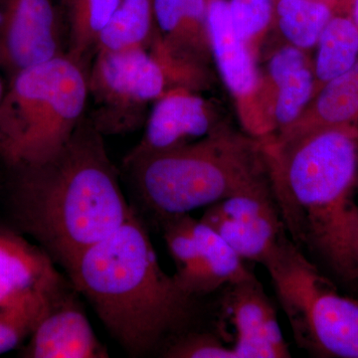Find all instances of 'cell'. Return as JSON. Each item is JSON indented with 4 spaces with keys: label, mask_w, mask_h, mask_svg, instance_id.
Segmentation results:
<instances>
[{
    "label": "cell",
    "mask_w": 358,
    "mask_h": 358,
    "mask_svg": "<svg viewBox=\"0 0 358 358\" xmlns=\"http://www.w3.org/2000/svg\"><path fill=\"white\" fill-rule=\"evenodd\" d=\"M173 88L178 87L166 62L150 48L96 52L89 90L108 114L94 124L102 134L129 131L134 127L129 113Z\"/></svg>",
    "instance_id": "52a82bcc"
},
{
    "label": "cell",
    "mask_w": 358,
    "mask_h": 358,
    "mask_svg": "<svg viewBox=\"0 0 358 358\" xmlns=\"http://www.w3.org/2000/svg\"><path fill=\"white\" fill-rule=\"evenodd\" d=\"M233 28L259 61L263 44L274 27L275 0H228Z\"/></svg>",
    "instance_id": "cb8c5ba5"
},
{
    "label": "cell",
    "mask_w": 358,
    "mask_h": 358,
    "mask_svg": "<svg viewBox=\"0 0 358 358\" xmlns=\"http://www.w3.org/2000/svg\"><path fill=\"white\" fill-rule=\"evenodd\" d=\"M157 32L152 0H122L96 43V52L148 48Z\"/></svg>",
    "instance_id": "ffe728a7"
},
{
    "label": "cell",
    "mask_w": 358,
    "mask_h": 358,
    "mask_svg": "<svg viewBox=\"0 0 358 358\" xmlns=\"http://www.w3.org/2000/svg\"><path fill=\"white\" fill-rule=\"evenodd\" d=\"M199 220L215 231L244 261L262 265L288 235L270 185L210 205Z\"/></svg>",
    "instance_id": "9c48e42d"
},
{
    "label": "cell",
    "mask_w": 358,
    "mask_h": 358,
    "mask_svg": "<svg viewBox=\"0 0 358 358\" xmlns=\"http://www.w3.org/2000/svg\"><path fill=\"white\" fill-rule=\"evenodd\" d=\"M268 181L287 234L346 282H358L348 223L358 180V126L262 141Z\"/></svg>",
    "instance_id": "7a4b0ae2"
},
{
    "label": "cell",
    "mask_w": 358,
    "mask_h": 358,
    "mask_svg": "<svg viewBox=\"0 0 358 358\" xmlns=\"http://www.w3.org/2000/svg\"><path fill=\"white\" fill-rule=\"evenodd\" d=\"M315 48L317 55L313 61L315 95L324 84L350 69L358 60V27L348 11L334 8Z\"/></svg>",
    "instance_id": "d6986e66"
},
{
    "label": "cell",
    "mask_w": 358,
    "mask_h": 358,
    "mask_svg": "<svg viewBox=\"0 0 358 358\" xmlns=\"http://www.w3.org/2000/svg\"><path fill=\"white\" fill-rule=\"evenodd\" d=\"M64 53L53 0L0 1V70L9 78Z\"/></svg>",
    "instance_id": "30bf717a"
},
{
    "label": "cell",
    "mask_w": 358,
    "mask_h": 358,
    "mask_svg": "<svg viewBox=\"0 0 358 358\" xmlns=\"http://www.w3.org/2000/svg\"><path fill=\"white\" fill-rule=\"evenodd\" d=\"M122 0H68L69 6V51L68 55L83 63L96 51L101 33L114 15Z\"/></svg>",
    "instance_id": "7402d4cb"
},
{
    "label": "cell",
    "mask_w": 358,
    "mask_h": 358,
    "mask_svg": "<svg viewBox=\"0 0 358 358\" xmlns=\"http://www.w3.org/2000/svg\"><path fill=\"white\" fill-rule=\"evenodd\" d=\"M124 164L141 201L159 219L270 185L262 141L227 122L201 140Z\"/></svg>",
    "instance_id": "277c9868"
},
{
    "label": "cell",
    "mask_w": 358,
    "mask_h": 358,
    "mask_svg": "<svg viewBox=\"0 0 358 358\" xmlns=\"http://www.w3.org/2000/svg\"><path fill=\"white\" fill-rule=\"evenodd\" d=\"M260 106L275 134L299 119L315 95V75L308 52L285 43L260 71Z\"/></svg>",
    "instance_id": "7c38bea8"
},
{
    "label": "cell",
    "mask_w": 358,
    "mask_h": 358,
    "mask_svg": "<svg viewBox=\"0 0 358 358\" xmlns=\"http://www.w3.org/2000/svg\"><path fill=\"white\" fill-rule=\"evenodd\" d=\"M264 266L300 348L319 357L358 358V301L338 294L288 235Z\"/></svg>",
    "instance_id": "8992f818"
},
{
    "label": "cell",
    "mask_w": 358,
    "mask_h": 358,
    "mask_svg": "<svg viewBox=\"0 0 358 358\" xmlns=\"http://www.w3.org/2000/svg\"><path fill=\"white\" fill-rule=\"evenodd\" d=\"M336 6L329 0H275L274 27L286 43L308 52L317 47Z\"/></svg>",
    "instance_id": "44dd1931"
},
{
    "label": "cell",
    "mask_w": 358,
    "mask_h": 358,
    "mask_svg": "<svg viewBox=\"0 0 358 358\" xmlns=\"http://www.w3.org/2000/svg\"><path fill=\"white\" fill-rule=\"evenodd\" d=\"M157 35L173 60L212 80L206 0H152Z\"/></svg>",
    "instance_id": "5bb4252c"
},
{
    "label": "cell",
    "mask_w": 358,
    "mask_h": 358,
    "mask_svg": "<svg viewBox=\"0 0 358 358\" xmlns=\"http://www.w3.org/2000/svg\"><path fill=\"white\" fill-rule=\"evenodd\" d=\"M24 357L105 358L109 352L96 338L82 308L65 292L33 331Z\"/></svg>",
    "instance_id": "9a60e30c"
},
{
    "label": "cell",
    "mask_w": 358,
    "mask_h": 358,
    "mask_svg": "<svg viewBox=\"0 0 358 358\" xmlns=\"http://www.w3.org/2000/svg\"><path fill=\"white\" fill-rule=\"evenodd\" d=\"M113 338L134 357L166 350L186 333L195 298L162 270L136 214L66 270Z\"/></svg>",
    "instance_id": "3957f363"
},
{
    "label": "cell",
    "mask_w": 358,
    "mask_h": 358,
    "mask_svg": "<svg viewBox=\"0 0 358 358\" xmlns=\"http://www.w3.org/2000/svg\"><path fill=\"white\" fill-rule=\"evenodd\" d=\"M89 75L67 53L10 78L0 103V155L15 169L54 157L83 121Z\"/></svg>",
    "instance_id": "5b68a950"
},
{
    "label": "cell",
    "mask_w": 358,
    "mask_h": 358,
    "mask_svg": "<svg viewBox=\"0 0 358 358\" xmlns=\"http://www.w3.org/2000/svg\"><path fill=\"white\" fill-rule=\"evenodd\" d=\"M65 286L46 252L22 238L0 232V308Z\"/></svg>",
    "instance_id": "2e32d148"
},
{
    "label": "cell",
    "mask_w": 358,
    "mask_h": 358,
    "mask_svg": "<svg viewBox=\"0 0 358 358\" xmlns=\"http://www.w3.org/2000/svg\"><path fill=\"white\" fill-rule=\"evenodd\" d=\"M6 87H4L3 81H2L1 75H0V103L3 99L4 93H6Z\"/></svg>",
    "instance_id": "f1b7e54d"
},
{
    "label": "cell",
    "mask_w": 358,
    "mask_h": 358,
    "mask_svg": "<svg viewBox=\"0 0 358 358\" xmlns=\"http://www.w3.org/2000/svg\"><path fill=\"white\" fill-rule=\"evenodd\" d=\"M197 233L199 255L192 265L176 271L173 275L188 296L196 299L255 277L230 245L200 220Z\"/></svg>",
    "instance_id": "e0dca14e"
},
{
    "label": "cell",
    "mask_w": 358,
    "mask_h": 358,
    "mask_svg": "<svg viewBox=\"0 0 358 358\" xmlns=\"http://www.w3.org/2000/svg\"><path fill=\"white\" fill-rule=\"evenodd\" d=\"M212 58L236 105L243 131L257 140L273 136L260 106L258 61L233 28L228 0H206Z\"/></svg>",
    "instance_id": "ba28073f"
},
{
    "label": "cell",
    "mask_w": 358,
    "mask_h": 358,
    "mask_svg": "<svg viewBox=\"0 0 358 358\" xmlns=\"http://www.w3.org/2000/svg\"><path fill=\"white\" fill-rule=\"evenodd\" d=\"M348 242L353 267L358 280V206L353 204L348 216Z\"/></svg>",
    "instance_id": "4316f807"
},
{
    "label": "cell",
    "mask_w": 358,
    "mask_h": 358,
    "mask_svg": "<svg viewBox=\"0 0 358 358\" xmlns=\"http://www.w3.org/2000/svg\"><path fill=\"white\" fill-rule=\"evenodd\" d=\"M67 287L54 293L39 294L11 307L0 308V355L13 350L33 333L54 301Z\"/></svg>",
    "instance_id": "603a6c76"
},
{
    "label": "cell",
    "mask_w": 358,
    "mask_h": 358,
    "mask_svg": "<svg viewBox=\"0 0 358 358\" xmlns=\"http://www.w3.org/2000/svg\"><path fill=\"white\" fill-rule=\"evenodd\" d=\"M17 169L16 222L65 271L134 213L102 134L84 120L51 159Z\"/></svg>",
    "instance_id": "6da1fadb"
},
{
    "label": "cell",
    "mask_w": 358,
    "mask_h": 358,
    "mask_svg": "<svg viewBox=\"0 0 358 358\" xmlns=\"http://www.w3.org/2000/svg\"><path fill=\"white\" fill-rule=\"evenodd\" d=\"M357 187H358V180H357Z\"/></svg>",
    "instance_id": "1f68e13d"
},
{
    "label": "cell",
    "mask_w": 358,
    "mask_h": 358,
    "mask_svg": "<svg viewBox=\"0 0 358 358\" xmlns=\"http://www.w3.org/2000/svg\"><path fill=\"white\" fill-rule=\"evenodd\" d=\"M329 1H334V2H336V3H338V0H329Z\"/></svg>",
    "instance_id": "f546056e"
},
{
    "label": "cell",
    "mask_w": 358,
    "mask_h": 358,
    "mask_svg": "<svg viewBox=\"0 0 358 358\" xmlns=\"http://www.w3.org/2000/svg\"><path fill=\"white\" fill-rule=\"evenodd\" d=\"M224 124L215 106L199 92L171 89L154 102L143 138L124 160L194 143Z\"/></svg>",
    "instance_id": "8fae6325"
},
{
    "label": "cell",
    "mask_w": 358,
    "mask_h": 358,
    "mask_svg": "<svg viewBox=\"0 0 358 358\" xmlns=\"http://www.w3.org/2000/svg\"><path fill=\"white\" fill-rule=\"evenodd\" d=\"M162 234L178 271L188 267L199 255V220L189 213L160 218Z\"/></svg>",
    "instance_id": "d4e9b609"
},
{
    "label": "cell",
    "mask_w": 358,
    "mask_h": 358,
    "mask_svg": "<svg viewBox=\"0 0 358 358\" xmlns=\"http://www.w3.org/2000/svg\"><path fill=\"white\" fill-rule=\"evenodd\" d=\"M171 358H236L232 346L208 333H186L171 341L164 352Z\"/></svg>",
    "instance_id": "484cf974"
},
{
    "label": "cell",
    "mask_w": 358,
    "mask_h": 358,
    "mask_svg": "<svg viewBox=\"0 0 358 358\" xmlns=\"http://www.w3.org/2000/svg\"><path fill=\"white\" fill-rule=\"evenodd\" d=\"M67 1L68 0H63V2H64V3H67Z\"/></svg>",
    "instance_id": "4dcf8cb0"
},
{
    "label": "cell",
    "mask_w": 358,
    "mask_h": 358,
    "mask_svg": "<svg viewBox=\"0 0 358 358\" xmlns=\"http://www.w3.org/2000/svg\"><path fill=\"white\" fill-rule=\"evenodd\" d=\"M358 126V60L315 93L299 119L275 134L284 138L313 129Z\"/></svg>",
    "instance_id": "ac0fdd59"
},
{
    "label": "cell",
    "mask_w": 358,
    "mask_h": 358,
    "mask_svg": "<svg viewBox=\"0 0 358 358\" xmlns=\"http://www.w3.org/2000/svg\"><path fill=\"white\" fill-rule=\"evenodd\" d=\"M336 8L348 11L358 27V0H338Z\"/></svg>",
    "instance_id": "83f0119b"
},
{
    "label": "cell",
    "mask_w": 358,
    "mask_h": 358,
    "mask_svg": "<svg viewBox=\"0 0 358 358\" xmlns=\"http://www.w3.org/2000/svg\"><path fill=\"white\" fill-rule=\"evenodd\" d=\"M225 306L234 327L236 358L291 357L277 313L256 277L225 288Z\"/></svg>",
    "instance_id": "4fadbf2b"
}]
</instances>
